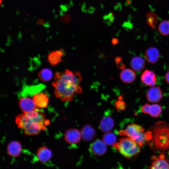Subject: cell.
<instances>
[{"mask_svg":"<svg viewBox=\"0 0 169 169\" xmlns=\"http://www.w3.org/2000/svg\"><path fill=\"white\" fill-rule=\"evenodd\" d=\"M54 79L52 84L54 88V95L62 101H71L75 95L83 91L79 85L82 76L79 71L66 69L63 72H57Z\"/></svg>","mask_w":169,"mask_h":169,"instance_id":"obj_1","label":"cell"},{"mask_svg":"<svg viewBox=\"0 0 169 169\" xmlns=\"http://www.w3.org/2000/svg\"><path fill=\"white\" fill-rule=\"evenodd\" d=\"M15 122L18 126L22 129L27 135L38 134L49 124L44 114L39 108L28 113H23L16 117Z\"/></svg>","mask_w":169,"mask_h":169,"instance_id":"obj_2","label":"cell"},{"mask_svg":"<svg viewBox=\"0 0 169 169\" xmlns=\"http://www.w3.org/2000/svg\"><path fill=\"white\" fill-rule=\"evenodd\" d=\"M148 144L155 153H169V123L163 121L155 123L147 131Z\"/></svg>","mask_w":169,"mask_h":169,"instance_id":"obj_3","label":"cell"},{"mask_svg":"<svg viewBox=\"0 0 169 169\" xmlns=\"http://www.w3.org/2000/svg\"><path fill=\"white\" fill-rule=\"evenodd\" d=\"M121 135L125 136L137 143L141 147L148 143V137L147 131L145 132L143 128L136 124L129 125L126 128L120 131Z\"/></svg>","mask_w":169,"mask_h":169,"instance_id":"obj_4","label":"cell"},{"mask_svg":"<svg viewBox=\"0 0 169 169\" xmlns=\"http://www.w3.org/2000/svg\"><path fill=\"white\" fill-rule=\"evenodd\" d=\"M113 146L125 157L129 158L138 154L141 147L129 137H123L116 142Z\"/></svg>","mask_w":169,"mask_h":169,"instance_id":"obj_5","label":"cell"},{"mask_svg":"<svg viewBox=\"0 0 169 169\" xmlns=\"http://www.w3.org/2000/svg\"><path fill=\"white\" fill-rule=\"evenodd\" d=\"M160 154L158 156H153L151 157L152 161L150 169H169V160L165 158L164 154Z\"/></svg>","mask_w":169,"mask_h":169,"instance_id":"obj_6","label":"cell"},{"mask_svg":"<svg viewBox=\"0 0 169 169\" xmlns=\"http://www.w3.org/2000/svg\"><path fill=\"white\" fill-rule=\"evenodd\" d=\"M20 108L23 113H28L33 111L38 108L33 99L29 97L21 98L19 101Z\"/></svg>","mask_w":169,"mask_h":169,"instance_id":"obj_7","label":"cell"},{"mask_svg":"<svg viewBox=\"0 0 169 169\" xmlns=\"http://www.w3.org/2000/svg\"><path fill=\"white\" fill-rule=\"evenodd\" d=\"M146 96L149 102L152 103L156 102L159 101L161 99L163 93L159 87L153 86L148 90Z\"/></svg>","mask_w":169,"mask_h":169,"instance_id":"obj_8","label":"cell"},{"mask_svg":"<svg viewBox=\"0 0 169 169\" xmlns=\"http://www.w3.org/2000/svg\"><path fill=\"white\" fill-rule=\"evenodd\" d=\"M106 145L103 141L97 139L91 144L90 151L93 154L95 155H102L106 151Z\"/></svg>","mask_w":169,"mask_h":169,"instance_id":"obj_9","label":"cell"},{"mask_svg":"<svg viewBox=\"0 0 169 169\" xmlns=\"http://www.w3.org/2000/svg\"><path fill=\"white\" fill-rule=\"evenodd\" d=\"M141 110L143 113L149 114L154 117H158L161 112V106L157 104H146L141 107Z\"/></svg>","mask_w":169,"mask_h":169,"instance_id":"obj_10","label":"cell"},{"mask_svg":"<svg viewBox=\"0 0 169 169\" xmlns=\"http://www.w3.org/2000/svg\"><path fill=\"white\" fill-rule=\"evenodd\" d=\"M81 133L76 129H70L65 133L64 138L66 141L70 144H76L80 141Z\"/></svg>","mask_w":169,"mask_h":169,"instance_id":"obj_11","label":"cell"},{"mask_svg":"<svg viewBox=\"0 0 169 169\" xmlns=\"http://www.w3.org/2000/svg\"><path fill=\"white\" fill-rule=\"evenodd\" d=\"M141 81L145 84L151 87L156 84L157 79L155 73L152 71L145 70L141 77Z\"/></svg>","mask_w":169,"mask_h":169,"instance_id":"obj_12","label":"cell"},{"mask_svg":"<svg viewBox=\"0 0 169 169\" xmlns=\"http://www.w3.org/2000/svg\"><path fill=\"white\" fill-rule=\"evenodd\" d=\"M33 99L38 108H45L48 106L49 98L45 94L42 92L33 95Z\"/></svg>","mask_w":169,"mask_h":169,"instance_id":"obj_13","label":"cell"},{"mask_svg":"<svg viewBox=\"0 0 169 169\" xmlns=\"http://www.w3.org/2000/svg\"><path fill=\"white\" fill-rule=\"evenodd\" d=\"M159 55V51L157 49L151 47L146 50L145 54V57L148 62L151 64H154L158 60Z\"/></svg>","mask_w":169,"mask_h":169,"instance_id":"obj_14","label":"cell"},{"mask_svg":"<svg viewBox=\"0 0 169 169\" xmlns=\"http://www.w3.org/2000/svg\"><path fill=\"white\" fill-rule=\"evenodd\" d=\"M37 154L38 160L42 162L48 161L52 156L51 151L45 146L39 148L37 151Z\"/></svg>","mask_w":169,"mask_h":169,"instance_id":"obj_15","label":"cell"},{"mask_svg":"<svg viewBox=\"0 0 169 169\" xmlns=\"http://www.w3.org/2000/svg\"><path fill=\"white\" fill-rule=\"evenodd\" d=\"M21 152V146L18 141H13L11 142L7 147L8 154L13 157H17L19 156Z\"/></svg>","mask_w":169,"mask_h":169,"instance_id":"obj_16","label":"cell"},{"mask_svg":"<svg viewBox=\"0 0 169 169\" xmlns=\"http://www.w3.org/2000/svg\"><path fill=\"white\" fill-rule=\"evenodd\" d=\"M120 79L124 82L130 83L133 82L136 79V74L132 70L129 69H123L120 74Z\"/></svg>","mask_w":169,"mask_h":169,"instance_id":"obj_17","label":"cell"},{"mask_svg":"<svg viewBox=\"0 0 169 169\" xmlns=\"http://www.w3.org/2000/svg\"><path fill=\"white\" fill-rule=\"evenodd\" d=\"M114 121L109 116L104 117L100 124V128L103 132H107L110 131L114 126Z\"/></svg>","mask_w":169,"mask_h":169,"instance_id":"obj_18","label":"cell"},{"mask_svg":"<svg viewBox=\"0 0 169 169\" xmlns=\"http://www.w3.org/2000/svg\"><path fill=\"white\" fill-rule=\"evenodd\" d=\"M130 64L133 69L136 72H139L144 69L145 63L144 60L141 57L136 56L131 59Z\"/></svg>","mask_w":169,"mask_h":169,"instance_id":"obj_19","label":"cell"},{"mask_svg":"<svg viewBox=\"0 0 169 169\" xmlns=\"http://www.w3.org/2000/svg\"><path fill=\"white\" fill-rule=\"evenodd\" d=\"M81 137L86 141H90L93 139L95 135L94 130L89 125L84 126L82 130Z\"/></svg>","mask_w":169,"mask_h":169,"instance_id":"obj_20","label":"cell"},{"mask_svg":"<svg viewBox=\"0 0 169 169\" xmlns=\"http://www.w3.org/2000/svg\"><path fill=\"white\" fill-rule=\"evenodd\" d=\"M63 54L61 50L53 51L48 55V60L52 65H56L61 61Z\"/></svg>","mask_w":169,"mask_h":169,"instance_id":"obj_21","label":"cell"},{"mask_svg":"<svg viewBox=\"0 0 169 169\" xmlns=\"http://www.w3.org/2000/svg\"><path fill=\"white\" fill-rule=\"evenodd\" d=\"M147 24L153 28H156L158 18L157 15L153 12H149L146 14Z\"/></svg>","mask_w":169,"mask_h":169,"instance_id":"obj_22","label":"cell"},{"mask_svg":"<svg viewBox=\"0 0 169 169\" xmlns=\"http://www.w3.org/2000/svg\"><path fill=\"white\" fill-rule=\"evenodd\" d=\"M38 76L41 80L44 82L48 81L51 79L52 73L49 69H44L38 73Z\"/></svg>","mask_w":169,"mask_h":169,"instance_id":"obj_23","label":"cell"},{"mask_svg":"<svg viewBox=\"0 0 169 169\" xmlns=\"http://www.w3.org/2000/svg\"><path fill=\"white\" fill-rule=\"evenodd\" d=\"M158 29L159 33L162 35L166 36L169 34V21L164 20L159 24Z\"/></svg>","mask_w":169,"mask_h":169,"instance_id":"obj_24","label":"cell"},{"mask_svg":"<svg viewBox=\"0 0 169 169\" xmlns=\"http://www.w3.org/2000/svg\"><path fill=\"white\" fill-rule=\"evenodd\" d=\"M103 141L106 145L113 146L116 142V137L113 133L107 132L103 136Z\"/></svg>","mask_w":169,"mask_h":169,"instance_id":"obj_25","label":"cell"},{"mask_svg":"<svg viewBox=\"0 0 169 169\" xmlns=\"http://www.w3.org/2000/svg\"><path fill=\"white\" fill-rule=\"evenodd\" d=\"M115 106L118 110H123L125 109L126 105L125 101L119 100L115 102Z\"/></svg>","mask_w":169,"mask_h":169,"instance_id":"obj_26","label":"cell"},{"mask_svg":"<svg viewBox=\"0 0 169 169\" xmlns=\"http://www.w3.org/2000/svg\"><path fill=\"white\" fill-rule=\"evenodd\" d=\"M113 15H114V14L113 13L110 12L107 14L105 15L103 17V18L105 20H106Z\"/></svg>","mask_w":169,"mask_h":169,"instance_id":"obj_27","label":"cell"},{"mask_svg":"<svg viewBox=\"0 0 169 169\" xmlns=\"http://www.w3.org/2000/svg\"><path fill=\"white\" fill-rule=\"evenodd\" d=\"M119 8H121L120 3H118L114 6V8L115 10L120 11V10Z\"/></svg>","mask_w":169,"mask_h":169,"instance_id":"obj_28","label":"cell"},{"mask_svg":"<svg viewBox=\"0 0 169 169\" xmlns=\"http://www.w3.org/2000/svg\"><path fill=\"white\" fill-rule=\"evenodd\" d=\"M118 39L116 38H113L111 40V43L113 45L116 44L118 43Z\"/></svg>","mask_w":169,"mask_h":169,"instance_id":"obj_29","label":"cell"},{"mask_svg":"<svg viewBox=\"0 0 169 169\" xmlns=\"http://www.w3.org/2000/svg\"><path fill=\"white\" fill-rule=\"evenodd\" d=\"M95 10V9L94 7L90 6L88 9V12L90 14H92L94 12Z\"/></svg>","mask_w":169,"mask_h":169,"instance_id":"obj_30","label":"cell"},{"mask_svg":"<svg viewBox=\"0 0 169 169\" xmlns=\"http://www.w3.org/2000/svg\"><path fill=\"white\" fill-rule=\"evenodd\" d=\"M165 79L166 81L169 84V71L165 75Z\"/></svg>","mask_w":169,"mask_h":169,"instance_id":"obj_31","label":"cell"},{"mask_svg":"<svg viewBox=\"0 0 169 169\" xmlns=\"http://www.w3.org/2000/svg\"><path fill=\"white\" fill-rule=\"evenodd\" d=\"M85 3H84L83 4V5L82 6L81 9L82 11L83 12H84L85 13H86L87 12V10L86 9V6H85Z\"/></svg>","mask_w":169,"mask_h":169,"instance_id":"obj_32","label":"cell"},{"mask_svg":"<svg viewBox=\"0 0 169 169\" xmlns=\"http://www.w3.org/2000/svg\"></svg>","mask_w":169,"mask_h":169,"instance_id":"obj_33","label":"cell"}]
</instances>
